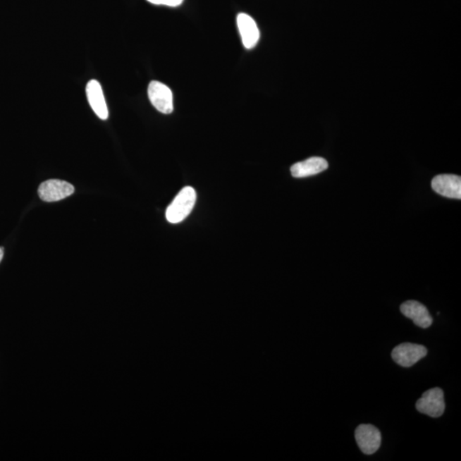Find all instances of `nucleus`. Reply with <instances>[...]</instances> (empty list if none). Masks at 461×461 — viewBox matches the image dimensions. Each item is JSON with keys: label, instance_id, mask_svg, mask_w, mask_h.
I'll use <instances>...</instances> for the list:
<instances>
[{"label": "nucleus", "instance_id": "3", "mask_svg": "<svg viewBox=\"0 0 461 461\" xmlns=\"http://www.w3.org/2000/svg\"><path fill=\"white\" fill-rule=\"evenodd\" d=\"M427 349L426 347L415 343H403L396 346L392 351L391 357L393 361L403 367H410L417 363L419 359L426 357Z\"/></svg>", "mask_w": 461, "mask_h": 461}, {"label": "nucleus", "instance_id": "7", "mask_svg": "<svg viewBox=\"0 0 461 461\" xmlns=\"http://www.w3.org/2000/svg\"><path fill=\"white\" fill-rule=\"evenodd\" d=\"M238 30L242 42L246 49H253L260 39V31L254 20L245 13H240L237 17Z\"/></svg>", "mask_w": 461, "mask_h": 461}, {"label": "nucleus", "instance_id": "2", "mask_svg": "<svg viewBox=\"0 0 461 461\" xmlns=\"http://www.w3.org/2000/svg\"><path fill=\"white\" fill-rule=\"evenodd\" d=\"M416 408L422 414L431 418H439L445 411L444 393L440 388H432L424 392L416 402Z\"/></svg>", "mask_w": 461, "mask_h": 461}, {"label": "nucleus", "instance_id": "9", "mask_svg": "<svg viewBox=\"0 0 461 461\" xmlns=\"http://www.w3.org/2000/svg\"><path fill=\"white\" fill-rule=\"evenodd\" d=\"M87 97L89 104L97 116L101 120H107L109 111L106 101H105L102 87L98 80H91L86 87Z\"/></svg>", "mask_w": 461, "mask_h": 461}, {"label": "nucleus", "instance_id": "10", "mask_svg": "<svg viewBox=\"0 0 461 461\" xmlns=\"http://www.w3.org/2000/svg\"><path fill=\"white\" fill-rule=\"evenodd\" d=\"M400 309L404 316L412 319L414 324L422 328H428L434 322L427 307L417 301L410 300L403 302Z\"/></svg>", "mask_w": 461, "mask_h": 461}, {"label": "nucleus", "instance_id": "12", "mask_svg": "<svg viewBox=\"0 0 461 461\" xmlns=\"http://www.w3.org/2000/svg\"><path fill=\"white\" fill-rule=\"evenodd\" d=\"M147 1L156 6L178 7L184 2V0H147Z\"/></svg>", "mask_w": 461, "mask_h": 461}, {"label": "nucleus", "instance_id": "5", "mask_svg": "<svg viewBox=\"0 0 461 461\" xmlns=\"http://www.w3.org/2000/svg\"><path fill=\"white\" fill-rule=\"evenodd\" d=\"M359 450L363 454L373 455L379 450L381 445V432L371 424H361L355 431Z\"/></svg>", "mask_w": 461, "mask_h": 461}, {"label": "nucleus", "instance_id": "13", "mask_svg": "<svg viewBox=\"0 0 461 461\" xmlns=\"http://www.w3.org/2000/svg\"><path fill=\"white\" fill-rule=\"evenodd\" d=\"M3 257H4V248L0 247V262H1Z\"/></svg>", "mask_w": 461, "mask_h": 461}, {"label": "nucleus", "instance_id": "8", "mask_svg": "<svg viewBox=\"0 0 461 461\" xmlns=\"http://www.w3.org/2000/svg\"><path fill=\"white\" fill-rule=\"evenodd\" d=\"M432 189L443 197L460 199L461 178L455 175H440L431 182Z\"/></svg>", "mask_w": 461, "mask_h": 461}, {"label": "nucleus", "instance_id": "11", "mask_svg": "<svg viewBox=\"0 0 461 461\" xmlns=\"http://www.w3.org/2000/svg\"><path fill=\"white\" fill-rule=\"evenodd\" d=\"M327 168H328V163L326 159L314 156L294 164L290 168V172L295 178H305L318 175Z\"/></svg>", "mask_w": 461, "mask_h": 461}, {"label": "nucleus", "instance_id": "4", "mask_svg": "<svg viewBox=\"0 0 461 461\" xmlns=\"http://www.w3.org/2000/svg\"><path fill=\"white\" fill-rule=\"evenodd\" d=\"M148 97L157 111L163 114H171L173 111V102L171 88L164 83L152 80L149 84Z\"/></svg>", "mask_w": 461, "mask_h": 461}, {"label": "nucleus", "instance_id": "6", "mask_svg": "<svg viewBox=\"0 0 461 461\" xmlns=\"http://www.w3.org/2000/svg\"><path fill=\"white\" fill-rule=\"evenodd\" d=\"M38 192L40 199L51 203L71 196L75 192V188L66 181L49 180L39 185Z\"/></svg>", "mask_w": 461, "mask_h": 461}, {"label": "nucleus", "instance_id": "1", "mask_svg": "<svg viewBox=\"0 0 461 461\" xmlns=\"http://www.w3.org/2000/svg\"><path fill=\"white\" fill-rule=\"evenodd\" d=\"M196 200L195 190L191 187L182 189L166 210L167 221L172 224L183 221L192 211Z\"/></svg>", "mask_w": 461, "mask_h": 461}]
</instances>
